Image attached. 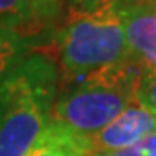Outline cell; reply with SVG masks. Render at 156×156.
<instances>
[{
	"mask_svg": "<svg viewBox=\"0 0 156 156\" xmlns=\"http://www.w3.org/2000/svg\"><path fill=\"white\" fill-rule=\"evenodd\" d=\"M147 156H156V135H154V140H153V147H151V151L147 153Z\"/></svg>",
	"mask_w": 156,
	"mask_h": 156,
	"instance_id": "7c38bea8",
	"label": "cell"
},
{
	"mask_svg": "<svg viewBox=\"0 0 156 156\" xmlns=\"http://www.w3.org/2000/svg\"><path fill=\"white\" fill-rule=\"evenodd\" d=\"M59 68L30 52L0 76V156H26L50 123L59 95Z\"/></svg>",
	"mask_w": 156,
	"mask_h": 156,
	"instance_id": "6da1fadb",
	"label": "cell"
},
{
	"mask_svg": "<svg viewBox=\"0 0 156 156\" xmlns=\"http://www.w3.org/2000/svg\"><path fill=\"white\" fill-rule=\"evenodd\" d=\"M130 0H64L66 12H99L120 9Z\"/></svg>",
	"mask_w": 156,
	"mask_h": 156,
	"instance_id": "8fae6325",
	"label": "cell"
},
{
	"mask_svg": "<svg viewBox=\"0 0 156 156\" xmlns=\"http://www.w3.org/2000/svg\"><path fill=\"white\" fill-rule=\"evenodd\" d=\"M37 45L38 40L0 28V76L5 75L12 66H16L30 52H33Z\"/></svg>",
	"mask_w": 156,
	"mask_h": 156,
	"instance_id": "ba28073f",
	"label": "cell"
},
{
	"mask_svg": "<svg viewBox=\"0 0 156 156\" xmlns=\"http://www.w3.org/2000/svg\"><path fill=\"white\" fill-rule=\"evenodd\" d=\"M140 73L142 68L128 61L80 78L73 89L57 95L50 122L85 137L97 134L135 101Z\"/></svg>",
	"mask_w": 156,
	"mask_h": 156,
	"instance_id": "3957f363",
	"label": "cell"
},
{
	"mask_svg": "<svg viewBox=\"0 0 156 156\" xmlns=\"http://www.w3.org/2000/svg\"><path fill=\"white\" fill-rule=\"evenodd\" d=\"M90 156H108V154H104V153H94V154H90Z\"/></svg>",
	"mask_w": 156,
	"mask_h": 156,
	"instance_id": "4fadbf2b",
	"label": "cell"
},
{
	"mask_svg": "<svg viewBox=\"0 0 156 156\" xmlns=\"http://www.w3.org/2000/svg\"><path fill=\"white\" fill-rule=\"evenodd\" d=\"M57 68L68 80L128 62L122 16L118 9L99 12H66L52 31Z\"/></svg>",
	"mask_w": 156,
	"mask_h": 156,
	"instance_id": "7a4b0ae2",
	"label": "cell"
},
{
	"mask_svg": "<svg viewBox=\"0 0 156 156\" xmlns=\"http://www.w3.org/2000/svg\"><path fill=\"white\" fill-rule=\"evenodd\" d=\"M0 28L38 42L40 33L45 31L30 5V0H0Z\"/></svg>",
	"mask_w": 156,
	"mask_h": 156,
	"instance_id": "52a82bcc",
	"label": "cell"
},
{
	"mask_svg": "<svg viewBox=\"0 0 156 156\" xmlns=\"http://www.w3.org/2000/svg\"><path fill=\"white\" fill-rule=\"evenodd\" d=\"M94 154L90 149L89 137L78 135L68 128L49 123L38 142L31 147L26 156H90Z\"/></svg>",
	"mask_w": 156,
	"mask_h": 156,
	"instance_id": "8992f818",
	"label": "cell"
},
{
	"mask_svg": "<svg viewBox=\"0 0 156 156\" xmlns=\"http://www.w3.org/2000/svg\"><path fill=\"white\" fill-rule=\"evenodd\" d=\"M153 135H156V111L134 101L108 127L90 135L89 144L92 153L111 154L132 147Z\"/></svg>",
	"mask_w": 156,
	"mask_h": 156,
	"instance_id": "277c9868",
	"label": "cell"
},
{
	"mask_svg": "<svg viewBox=\"0 0 156 156\" xmlns=\"http://www.w3.org/2000/svg\"><path fill=\"white\" fill-rule=\"evenodd\" d=\"M135 101L156 111V68L142 69L135 85Z\"/></svg>",
	"mask_w": 156,
	"mask_h": 156,
	"instance_id": "30bf717a",
	"label": "cell"
},
{
	"mask_svg": "<svg viewBox=\"0 0 156 156\" xmlns=\"http://www.w3.org/2000/svg\"><path fill=\"white\" fill-rule=\"evenodd\" d=\"M128 59L142 69L156 68V0H130L118 9Z\"/></svg>",
	"mask_w": 156,
	"mask_h": 156,
	"instance_id": "5b68a950",
	"label": "cell"
},
{
	"mask_svg": "<svg viewBox=\"0 0 156 156\" xmlns=\"http://www.w3.org/2000/svg\"><path fill=\"white\" fill-rule=\"evenodd\" d=\"M35 16L44 30H54L64 9V0H30Z\"/></svg>",
	"mask_w": 156,
	"mask_h": 156,
	"instance_id": "9c48e42d",
	"label": "cell"
}]
</instances>
